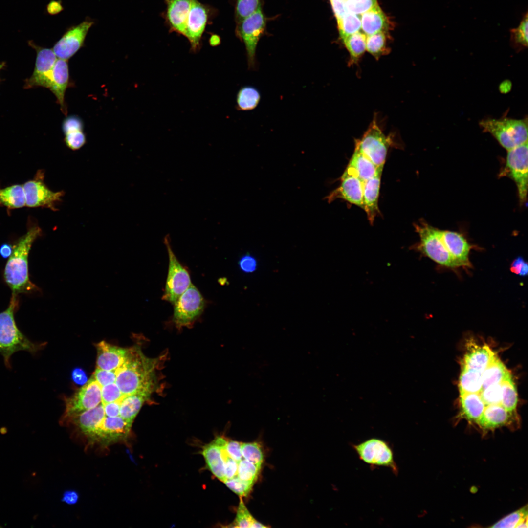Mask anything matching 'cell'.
<instances>
[{
	"mask_svg": "<svg viewBox=\"0 0 528 528\" xmlns=\"http://www.w3.org/2000/svg\"><path fill=\"white\" fill-rule=\"evenodd\" d=\"M74 381L77 384L84 383L87 379L85 373L80 369H75L72 373Z\"/></svg>",
	"mask_w": 528,
	"mask_h": 528,
	"instance_id": "57",
	"label": "cell"
},
{
	"mask_svg": "<svg viewBox=\"0 0 528 528\" xmlns=\"http://www.w3.org/2000/svg\"><path fill=\"white\" fill-rule=\"evenodd\" d=\"M483 130L491 134L506 151L528 141L527 118H487L479 123Z\"/></svg>",
	"mask_w": 528,
	"mask_h": 528,
	"instance_id": "4",
	"label": "cell"
},
{
	"mask_svg": "<svg viewBox=\"0 0 528 528\" xmlns=\"http://www.w3.org/2000/svg\"><path fill=\"white\" fill-rule=\"evenodd\" d=\"M173 322L181 329L191 326L202 313L205 302L202 294L192 284L174 304Z\"/></svg>",
	"mask_w": 528,
	"mask_h": 528,
	"instance_id": "8",
	"label": "cell"
},
{
	"mask_svg": "<svg viewBox=\"0 0 528 528\" xmlns=\"http://www.w3.org/2000/svg\"><path fill=\"white\" fill-rule=\"evenodd\" d=\"M330 1L337 20L348 12L346 9V0H330Z\"/></svg>",
	"mask_w": 528,
	"mask_h": 528,
	"instance_id": "54",
	"label": "cell"
},
{
	"mask_svg": "<svg viewBox=\"0 0 528 528\" xmlns=\"http://www.w3.org/2000/svg\"><path fill=\"white\" fill-rule=\"evenodd\" d=\"M377 4L376 0H346L347 12L361 15Z\"/></svg>",
	"mask_w": 528,
	"mask_h": 528,
	"instance_id": "47",
	"label": "cell"
},
{
	"mask_svg": "<svg viewBox=\"0 0 528 528\" xmlns=\"http://www.w3.org/2000/svg\"><path fill=\"white\" fill-rule=\"evenodd\" d=\"M12 246L9 244H3L0 247V254L3 258H9L12 254Z\"/></svg>",
	"mask_w": 528,
	"mask_h": 528,
	"instance_id": "59",
	"label": "cell"
},
{
	"mask_svg": "<svg viewBox=\"0 0 528 528\" xmlns=\"http://www.w3.org/2000/svg\"><path fill=\"white\" fill-rule=\"evenodd\" d=\"M344 44L348 50L350 59L349 64H356L365 51L366 35L358 31L349 35L343 40Z\"/></svg>",
	"mask_w": 528,
	"mask_h": 528,
	"instance_id": "32",
	"label": "cell"
},
{
	"mask_svg": "<svg viewBox=\"0 0 528 528\" xmlns=\"http://www.w3.org/2000/svg\"><path fill=\"white\" fill-rule=\"evenodd\" d=\"M44 172L39 170L33 179L22 185L26 206L29 207H45L57 210L56 206L61 201L63 191L54 192L44 182Z\"/></svg>",
	"mask_w": 528,
	"mask_h": 528,
	"instance_id": "11",
	"label": "cell"
},
{
	"mask_svg": "<svg viewBox=\"0 0 528 528\" xmlns=\"http://www.w3.org/2000/svg\"><path fill=\"white\" fill-rule=\"evenodd\" d=\"M260 100L261 94L256 88L250 86L242 87L237 94V109L242 111L251 110L257 107Z\"/></svg>",
	"mask_w": 528,
	"mask_h": 528,
	"instance_id": "34",
	"label": "cell"
},
{
	"mask_svg": "<svg viewBox=\"0 0 528 528\" xmlns=\"http://www.w3.org/2000/svg\"><path fill=\"white\" fill-rule=\"evenodd\" d=\"M340 185L331 191L325 199L330 203L336 199H343L363 209V183L356 176L344 172Z\"/></svg>",
	"mask_w": 528,
	"mask_h": 528,
	"instance_id": "16",
	"label": "cell"
},
{
	"mask_svg": "<svg viewBox=\"0 0 528 528\" xmlns=\"http://www.w3.org/2000/svg\"><path fill=\"white\" fill-rule=\"evenodd\" d=\"M115 370L106 371L96 368L92 377L101 386L113 383L116 377Z\"/></svg>",
	"mask_w": 528,
	"mask_h": 528,
	"instance_id": "50",
	"label": "cell"
},
{
	"mask_svg": "<svg viewBox=\"0 0 528 528\" xmlns=\"http://www.w3.org/2000/svg\"><path fill=\"white\" fill-rule=\"evenodd\" d=\"M378 169L355 147L353 153L344 171L356 176L363 183L374 176Z\"/></svg>",
	"mask_w": 528,
	"mask_h": 528,
	"instance_id": "23",
	"label": "cell"
},
{
	"mask_svg": "<svg viewBox=\"0 0 528 528\" xmlns=\"http://www.w3.org/2000/svg\"><path fill=\"white\" fill-rule=\"evenodd\" d=\"M496 356L493 352L487 346L477 348L466 354L463 359L462 368L483 373Z\"/></svg>",
	"mask_w": 528,
	"mask_h": 528,
	"instance_id": "28",
	"label": "cell"
},
{
	"mask_svg": "<svg viewBox=\"0 0 528 528\" xmlns=\"http://www.w3.org/2000/svg\"><path fill=\"white\" fill-rule=\"evenodd\" d=\"M101 403L103 404L121 401L125 396L115 383L101 386Z\"/></svg>",
	"mask_w": 528,
	"mask_h": 528,
	"instance_id": "46",
	"label": "cell"
},
{
	"mask_svg": "<svg viewBox=\"0 0 528 528\" xmlns=\"http://www.w3.org/2000/svg\"><path fill=\"white\" fill-rule=\"evenodd\" d=\"M490 527L492 528H527V506L509 514Z\"/></svg>",
	"mask_w": 528,
	"mask_h": 528,
	"instance_id": "35",
	"label": "cell"
},
{
	"mask_svg": "<svg viewBox=\"0 0 528 528\" xmlns=\"http://www.w3.org/2000/svg\"><path fill=\"white\" fill-rule=\"evenodd\" d=\"M442 240L453 260L459 267H472L469 259L473 248L461 234L449 230H440Z\"/></svg>",
	"mask_w": 528,
	"mask_h": 528,
	"instance_id": "18",
	"label": "cell"
},
{
	"mask_svg": "<svg viewBox=\"0 0 528 528\" xmlns=\"http://www.w3.org/2000/svg\"><path fill=\"white\" fill-rule=\"evenodd\" d=\"M260 470L246 460L242 459L238 463L237 476L242 480L255 483Z\"/></svg>",
	"mask_w": 528,
	"mask_h": 528,
	"instance_id": "41",
	"label": "cell"
},
{
	"mask_svg": "<svg viewBox=\"0 0 528 528\" xmlns=\"http://www.w3.org/2000/svg\"><path fill=\"white\" fill-rule=\"evenodd\" d=\"M94 21L88 18L80 24L69 27L52 49L58 59L68 60L83 46L87 33Z\"/></svg>",
	"mask_w": 528,
	"mask_h": 528,
	"instance_id": "13",
	"label": "cell"
},
{
	"mask_svg": "<svg viewBox=\"0 0 528 528\" xmlns=\"http://www.w3.org/2000/svg\"><path fill=\"white\" fill-rule=\"evenodd\" d=\"M192 0H167V18L172 29L184 35Z\"/></svg>",
	"mask_w": 528,
	"mask_h": 528,
	"instance_id": "22",
	"label": "cell"
},
{
	"mask_svg": "<svg viewBox=\"0 0 528 528\" xmlns=\"http://www.w3.org/2000/svg\"><path fill=\"white\" fill-rule=\"evenodd\" d=\"M241 452L244 459L261 469L264 461V454L261 446L258 443L242 442Z\"/></svg>",
	"mask_w": 528,
	"mask_h": 528,
	"instance_id": "40",
	"label": "cell"
},
{
	"mask_svg": "<svg viewBox=\"0 0 528 528\" xmlns=\"http://www.w3.org/2000/svg\"><path fill=\"white\" fill-rule=\"evenodd\" d=\"M528 12L523 15L519 25L510 30V41L513 46L521 49L528 46Z\"/></svg>",
	"mask_w": 528,
	"mask_h": 528,
	"instance_id": "38",
	"label": "cell"
},
{
	"mask_svg": "<svg viewBox=\"0 0 528 528\" xmlns=\"http://www.w3.org/2000/svg\"><path fill=\"white\" fill-rule=\"evenodd\" d=\"M30 44L36 50L37 56L34 71L26 80L24 88L42 87L49 88L53 68L57 58L52 49L39 46L31 42Z\"/></svg>",
	"mask_w": 528,
	"mask_h": 528,
	"instance_id": "15",
	"label": "cell"
},
{
	"mask_svg": "<svg viewBox=\"0 0 528 528\" xmlns=\"http://www.w3.org/2000/svg\"><path fill=\"white\" fill-rule=\"evenodd\" d=\"M165 355L150 358L140 347L127 349L125 361L116 369L115 383L124 396L141 392H157L160 387L158 371Z\"/></svg>",
	"mask_w": 528,
	"mask_h": 528,
	"instance_id": "1",
	"label": "cell"
},
{
	"mask_svg": "<svg viewBox=\"0 0 528 528\" xmlns=\"http://www.w3.org/2000/svg\"><path fill=\"white\" fill-rule=\"evenodd\" d=\"M392 140L383 132L374 118L362 137L355 141V147L377 168L383 167Z\"/></svg>",
	"mask_w": 528,
	"mask_h": 528,
	"instance_id": "7",
	"label": "cell"
},
{
	"mask_svg": "<svg viewBox=\"0 0 528 528\" xmlns=\"http://www.w3.org/2000/svg\"><path fill=\"white\" fill-rule=\"evenodd\" d=\"M153 394L150 392H141L125 396L120 401V416L132 424L142 406L150 401Z\"/></svg>",
	"mask_w": 528,
	"mask_h": 528,
	"instance_id": "25",
	"label": "cell"
},
{
	"mask_svg": "<svg viewBox=\"0 0 528 528\" xmlns=\"http://www.w3.org/2000/svg\"><path fill=\"white\" fill-rule=\"evenodd\" d=\"M383 167H380L376 174L363 182V210L366 213L368 219L373 224L376 216L380 213L378 203Z\"/></svg>",
	"mask_w": 528,
	"mask_h": 528,
	"instance_id": "21",
	"label": "cell"
},
{
	"mask_svg": "<svg viewBox=\"0 0 528 528\" xmlns=\"http://www.w3.org/2000/svg\"><path fill=\"white\" fill-rule=\"evenodd\" d=\"M511 414L500 404L488 405L476 422L484 429H492L507 424Z\"/></svg>",
	"mask_w": 528,
	"mask_h": 528,
	"instance_id": "24",
	"label": "cell"
},
{
	"mask_svg": "<svg viewBox=\"0 0 528 528\" xmlns=\"http://www.w3.org/2000/svg\"><path fill=\"white\" fill-rule=\"evenodd\" d=\"M352 446L360 460L370 466L387 467L395 475L398 474L393 449L387 441L371 438Z\"/></svg>",
	"mask_w": 528,
	"mask_h": 528,
	"instance_id": "6",
	"label": "cell"
},
{
	"mask_svg": "<svg viewBox=\"0 0 528 528\" xmlns=\"http://www.w3.org/2000/svg\"><path fill=\"white\" fill-rule=\"evenodd\" d=\"M62 10L63 6L59 1L52 0L47 6V11L51 15L56 14Z\"/></svg>",
	"mask_w": 528,
	"mask_h": 528,
	"instance_id": "56",
	"label": "cell"
},
{
	"mask_svg": "<svg viewBox=\"0 0 528 528\" xmlns=\"http://www.w3.org/2000/svg\"><path fill=\"white\" fill-rule=\"evenodd\" d=\"M414 227L420 241L412 246V249L420 252L442 266L450 268L459 267L446 249L440 230L423 221L415 223Z\"/></svg>",
	"mask_w": 528,
	"mask_h": 528,
	"instance_id": "5",
	"label": "cell"
},
{
	"mask_svg": "<svg viewBox=\"0 0 528 528\" xmlns=\"http://www.w3.org/2000/svg\"><path fill=\"white\" fill-rule=\"evenodd\" d=\"M460 393H479L482 386V373L462 368L459 378Z\"/></svg>",
	"mask_w": 528,
	"mask_h": 528,
	"instance_id": "33",
	"label": "cell"
},
{
	"mask_svg": "<svg viewBox=\"0 0 528 528\" xmlns=\"http://www.w3.org/2000/svg\"><path fill=\"white\" fill-rule=\"evenodd\" d=\"M500 404L508 411L512 413L517 403V394L511 376L501 382Z\"/></svg>",
	"mask_w": 528,
	"mask_h": 528,
	"instance_id": "37",
	"label": "cell"
},
{
	"mask_svg": "<svg viewBox=\"0 0 528 528\" xmlns=\"http://www.w3.org/2000/svg\"><path fill=\"white\" fill-rule=\"evenodd\" d=\"M84 123L81 118L76 115L67 116L62 123V130L64 134L77 131H83Z\"/></svg>",
	"mask_w": 528,
	"mask_h": 528,
	"instance_id": "49",
	"label": "cell"
},
{
	"mask_svg": "<svg viewBox=\"0 0 528 528\" xmlns=\"http://www.w3.org/2000/svg\"><path fill=\"white\" fill-rule=\"evenodd\" d=\"M41 233L39 226H31L12 246V254L4 268V278L13 295L38 289L29 279L28 257L33 242Z\"/></svg>",
	"mask_w": 528,
	"mask_h": 528,
	"instance_id": "2",
	"label": "cell"
},
{
	"mask_svg": "<svg viewBox=\"0 0 528 528\" xmlns=\"http://www.w3.org/2000/svg\"><path fill=\"white\" fill-rule=\"evenodd\" d=\"M78 495L75 491L66 492L63 497V501L68 504H74L78 500Z\"/></svg>",
	"mask_w": 528,
	"mask_h": 528,
	"instance_id": "58",
	"label": "cell"
},
{
	"mask_svg": "<svg viewBox=\"0 0 528 528\" xmlns=\"http://www.w3.org/2000/svg\"><path fill=\"white\" fill-rule=\"evenodd\" d=\"M366 51L378 59L388 51L386 48V38L383 32H379L366 36Z\"/></svg>",
	"mask_w": 528,
	"mask_h": 528,
	"instance_id": "39",
	"label": "cell"
},
{
	"mask_svg": "<svg viewBox=\"0 0 528 528\" xmlns=\"http://www.w3.org/2000/svg\"><path fill=\"white\" fill-rule=\"evenodd\" d=\"M97 356L96 368L113 371L120 367L124 363L127 349L111 345L105 341L96 345Z\"/></svg>",
	"mask_w": 528,
	"mask_h": 528,
	"instance_id": "20",
	"label": "cell"
},
{
	"mask_svg": "<svg viewBox=\"0 0 528 528\" xmlns=\"http://www.w3.org/2000/svg\"><path fill=\"white\" fill-rule=\"evenodd\" d=\"M506 167L516 185L520 203H525L528 187V141L507 151Z\"/></svg>",
	"mask_w": 528,
	"mask_h": 528,
	"instance_id": "12",
	"label": "cell"
},
{
	"mask_svg": "<svg viewBox=\"0 0 528 528\" xmlns=\"http://www.w3.org/2000/svg\"><path fill=\"white\" fill-rule=\"evenodd\" d=\"M18 305L17 295L12 294L8 307L0 313V354L8 369L12 368L11 358L15 353L25 351L35 356L45 345L32 341L20 330L14 318Z\"/></svg>",
	"mask_w": 528,
	"mask_h": 528,
	"instance_id": "3",
	"label": "cell"
},
{
	"mask_svg": "<svg viewBox=\"0 0 528 528\" xmlns=\"http://www.w3.org/2000/svg\"><path fill=\"white\" fill-rule=\"evenodd\" d=\"M460 394L462 409L465 418L469 420L477 422L486 406L479 393H460Z\"/></svg>",
	"mask_w": 528,
	"mask_h": 528,
	"instance_id": "29",
	"label": "cell"
},
{
	"mask_svg": "<svg viewBox=\"0 0 528 528\" xmlns=\"http://www.w3.org/2000/svg\"><path fill=\"white\" fill-rule=\"evenodd\" d=\"M510 376V373L496 356L482 373L481 390L491 385L500 383Z\"/></svg>",
	"mask_w": 528,
	"mask_h": 528,
	"instance_id": "30",
	"label": "cell"
},
{
	"mask_svg": "<svg viewBox=\"0 0 528 528\" xmlns=\"http://www.w3.org/2000/svg\"><path fill=\"white\" fill-rule=\"evenodd\" d=\"M255 519L240 499L237 514L234 522L230 527L235 528H250Z\"/></svg>",
	"mask_w": 528,
	"mask_h": 528,
	"instance_id": "44",
	"label": "cell"
},
{
	"mask_svg": "<svg viewBox=\"0 0 528 528\" xmlns=\"http://www.w3.org/2000/svg\"><path fill=\"white\" fill-rule=\"evenodd\" d=\"M239 33L245 46L247 64L250 69L256 67V51L259 40L266 26V20L261 5L253 13L243 19L239 23Z\"/></svg>",
	"mask_w": 528,
	"mask_h": 528,
	"instance_id": "10",
	"label": "cell"
},
{
	"mask_svg": "<svg viewBox=\"0 0 528 528\" xmlns=\"http://www.w3.org/2000/svg\"><path fill=\"white\" fill-rule=\"evenodd\" d=\"M510 270L512 272L521 276H526L528 274V263L521 256H519L512 262Z\"/></svg>",
	"mask_w": 528,
	"mask_h": 528,
	"instance_id": "53",
	"label": "cell"
},
{
	"mask_svg": "<svg viewBox=\"0 0 528 528\" xmlns=\"http://www.w3.org/2000/svg\"><path fill=\"white\" fill-rule=\"evenodd\" d=\"M339 35L342 40L359 31L361 27L360 15L347 12L337 20Z\"/></svg>",
	"mask_w": 528,
	"mask_h": 528,
	"instance_id": "36",
	"label": "cell"
},
{
	"mask_svg": "<svg viewBox=\"0 0 528 528\" xmlns=\"http://www.w3.org/2000/svg\"><path fill=\"white\" fill-rule=\"evenodd\" d=\"M242 442L235 440H227L224 447L228 455L238 463L242 459L241 452Z\"/></svg>",
	"mask_w": 528,
	"mask_h": 528,
	"instance_id": "51",
	"label": "cell"
},
{
	"mask_svg": "<svg viewBox=\"0 0 528 528\" xmlns=\"http://www.w3.org/2000/svg\"><path fill=\"white\" fill-rule=\"evenodd\" d=\"M101 402V386L92 376L74 395L66 399L63 418L93 408Z\"/></svg>",
	"mask_w": 528,
	"mask_h": 528,
	"instance_id": "14",
	"label": "cell"
},
{
	"mask_svg": "<svg viewBox=\"0 0 528 528\" xmlns=\"http://www.w3.org/2000/svg\"><path fill=\"white\" fill-rule=\"evenodd\" d=\"M267 527H268L263 525V524L260 523L259 522L257 521L255 519L254 521H253V522L252 523L250 528H267Z\"/></svg>",
	"mask_w": 528,
	"mask_h": 528,
	"instance_id": "60",
	"label": "cell"
},
{
	"mask_svg": "<svg viewBox=\"0 0 528 528\" xmlns=\"http://www.w3.org/2000/svg\"><path fill=\"white\" fill-rule=\"evenodd\" d=\"M240 269L245 273H252L257 268L256 260L250 254L243 256L239 261Z\"/></svg>",
	"mask_w": 528,
	"mask_h": 528,
	"instance_id": "52",
	"label": "cell"
},
{
	"mask_svg": "<svg viewBox=\"0 0 528 528\" xmlns=\"http://www.w3.org/2000/svg\"><path fill=\"white\" fill-rule=\"evenodd\" d=\"M5 66V63H0V71Z\"/></svg>",
	"mask_w": 528,
	"mask_h": 528,
	"instance_id": "61",
	"label": "cell"
},
{
	"mask_svg": "<svg viewBox=\"0 0 528 528\" xmlns=\"http://www.w3.org/2000/svg\"><path fill=\"white\" fill-rule=\"evenodd\" d=\"M70 79L67 60L57 59L53 68L49 89L55 96L63 113H67L65 96L70 85Z\"/></svg>",
	"mask_w": 528,
	"mask_h": 528,
	"instance_id": "19",
	"label": "cell"
},
{
	"mask_svg": "<svg viewBox=\"0 0 528 528\" xmlns=\"http://www.w3.org/2000/svg\"><path fill=\"white\" fill-rule=\"evenodd\" d=\"M260 5V0H237L235 13L239 23L256 11Z\"/></svg>",
	"mask_w": 528,
	"mask_h": 528,
	"instance_id": "42",
	"label": "cell"
},
{
	"mask_svg": "<svg viewBox=\"0 0 528 528\" xmlns=\"http://www.w3.org/2000/svg\"><path fill=\"white\" fill-rule=\"evenodd\" d=\"M120 403V401H117L103 404L105 416L109 417L119 416Z\"/></svg>",
	"mask_w": 528,
	"mask_h": 528,
	"instance_id": "55",
	"label": "cell"
},
{
	"mask_svg": "<svg viewBox=\"0 0 528 528\" xmlns=\"http://www.w3.org/2000/svg\"><path fill=\"white\" fill-rule=\"evenodd\" d=\"M207 17L205 7L197 0H192L184 36L188 39L193 51L199 48Z\"/></svg>",
	"mask_w": 528,
	"mask_h": 528,
	"instance_id": "17",
	"label": "cell"
},
{
	"mask_svg": "<svg viewBox=\"0 0 528 528\" xmlns=\"http://www.w3.org/2000/svg\"><path fill=\"white\" fill-rule=\"evenodd\" d=\"M0 205L8 209H16L26 206L22 185L15 184L0 188Z\"/></svg>",
	"mask_w": 528,
	"mask_h": 528,
	"instance_id": "31",
	"label": "cell"
},
{
	"mask_svg": "<svg viewBox=\"0 0 528 528\" xmlns=\"http://www.w3.org/2000/svg\"><path fill=\"white\" fill-rule=\"evenodd\" d=\"M360 18L361 28L366 36L383 32L387 26L386 17L378 4L362 14Z\"/></svg>",
	"mask_w": 528,
	"mask_h": 528,
	"instance_id": "27",
	"label": "cell"
},
{
	"mask_svg": "<svg viewBox=\"0 0 528 528\" xmlns=\"http://www.w3.org/2000/svg\"><path fill=\"white\" fill-rule=\"evenodd\" d=\"M64 141L66 146L72 150H77L86 143V136L83 131H77L65 134Z\"/></svg>",
	"mask_w": 528,
	"mask_h": 528,
	"instance_id": "48",
	"label": "cell"
},
{
	"mask_svg": "<svg viewBox=\"0 0 528 528\" xmlns=\"http://www.w3.org/2000/svg\"><path fill=\"white\" fill-rule=\"evenodd\" d=\"M201 454L208 469L219 480L224 482L226 480L224 462L220 446L216 439L203 447Z\"/></svg>",
	"mask_w": 528,
	"mask_h": 528,
	"instance_id": "26",
	"label": "cell"
},
{
	"mask_svg": "<svg viewBox=\"0 0 528 528\" xmlns=\"http://www.w3.org/2000/svg\"><path fill=\"white\" fill-rule=\"evenodd\" d=\"M226 486L240 497H246L250 492L254 483L242 480L237 476L226 480Z\"/></svg>",
	"mask_w": 528,
	"mask_h": 528,
	"instance_id": "43",
	"label": "cell"
},
{
	"mask_svg": "<svg viewBox=\"0 0 528 528\" xmlns=\"http://www.w3.org/2000/svg\"><path fill=\"white\" fill-rule=\"evenodd\" d=\"M164 243L168 254L169 266L162 298L174 304L192 283L189 272L175 256L168 236L164 239Z\"/></svg>",
	"mask_w": 528,
	"mask_h": 528,
	"instance_id": "9",
	"label": "cell"
},
{
	"mask_svg": "<svg viewBox=\"0 0 528 528\" xmlns=\"http://www.w3.org/2000/svg\"><path fill=\"white\" fill-rule=\"evenodd\" d=\"M501 384V383L493 384L480 391L479 394L485 405L500 404Z\"/></svg>",
	"mask_w": 528,
	"mask_h": 528,
	"instance_id": "45",
	"label": "cell"
}]
</instances>
